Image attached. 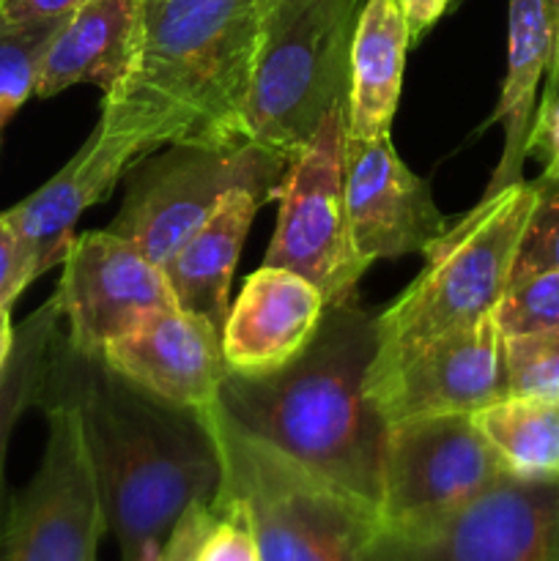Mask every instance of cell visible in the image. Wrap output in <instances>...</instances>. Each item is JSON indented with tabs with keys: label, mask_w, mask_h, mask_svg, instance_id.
<instances>
[{
	"label": "cell",
	"mask_w": 559,
	"mask_h": 561,
	"mask_svg": "<svg viewBox=\"0 0 559 561\" xmlns=\"http://www.w3.org/2000/svg\"><path fill=\"white\" fill-rule=\"evenodd\" d=\"M42 394L71 405L96 477L107 535L129 561L142 542L164 540L195 502L223 482L217 444L197 411L179 409L85 354L60 332Z\"/></svg>",
	"instance_id": "obj_1"
},
{
	"label": "cell",
	"mask_w": 559,
	"mask_h": 561,
	"mask_svg": "<svg viewBox=\"0 0 559 561\" xmlns=\"http://www.w3.org/2000/svg\"><path fill=\"white\" fill-rule=\"evenodd\" d=\"M376 321L356 299L327 307L296 359L263 376L228 373L217 400L252 436L378 513L387 422L365 392Z\"/></svg>",
	"instance_id": "obj_2"
},
{
	"label": "cell",
	"mask_w": 559,
	"mask_h": 561,
	"mask_svg": "<svg viewBox=\"0 0 559 561\" xmlns=\"http://www.w3.org/2000/svg\"><path fill=\"white\" fill-rule=\"evenodd\" d=\"M269 0H146L132 69L102 99V118L164 146H244V107Z\"/></svg>",
	"instance_id": "obj_3"
},
{
	"label": "cell",
	"mask_w": 559,
	"mask_h": 561,
	"mask_svg": "<svg viewBox=\"0 0 559 561\" xmlns=\"http://www.w3.org/2000/svg\"><path fill=\"white\" fill-rule=\"evenodd\" d=\"M360 0H269L247 91V140L294 162L349 104Z\"/></svg>",
	"instance_id": "obj_4"
},
{
	"label": "cell",
	"mask_w": 559,
	"mask_h": 561,
	"mask_svg": "<svg viewBox=\"0 0 559 561\" xmlns=\"http://www.w3.org/2000/svg\"><path fill=\"white\" fill-rule=\"evenodd\" d=\"M201 420L223 463L219 491L247 507L263 561H362V548L378 524L376 510L252 436L219 400L201 411Z\"/></svg>",
	"instance_id": "obj_5"
},
{
	"label": "cell",
	"mask_w": 559,
	"mask_h": 561,
	"mask_svg": "<svg viewBox=\"0 0 559 561\" xmlns=\"http://www.w3.org/2000/svg\"><path fill=\"white\" fill-rule=\"evenodd\" d=\"M535 203L532 181L482 201L422 250L414 283L378 316V348L403 351L475 327L497 310L513 274L515 252Z\"/></svg>",
	"instance_id": "obj_6"
},
{
	"label": "cell",
	"mask_w": 559,
	"mask_h": 561,
	"mask_svg": "<svg viewBox=\"0 0 559 561\" xmlns=\"http://www.w3.org/2000/svg\"><path fill=\"white\" fill-rule=\"evenodd\" d=\"M135 168L124 206L107 230L164 266L230 190H247L263 203L274 201L288 162L244 142L236 148L170 146Z\"/></svg>",
	"instance_id": "obj_7"
},
{
	"label": "cell",
	"mask_w": 559,
	"mask_h": 561,
	"mask_svg": "<svg viewBox=\"0 0 559 561\" xmlns=\"http://www.w3.org/2000/svg\"><path fill=\"white\" fill-rule=\"evenodd\" d=\"M345 107L323 118L310 146L288 164L274 190L277 225L263 266L288 268L321 290L327 307L356 299L370 263L351 239L343 190Z\"/></svg>",
	"instance_id": "obj_8"
},
{
	"label": "cell",
	"mask_w": 559,
	"mask_h": 561,
	"mask_svg": "<svg viewBox=\"0 0 559 561\" xmlns=\"http://www.w3.org/2000/svg\"><path fill=\"white\" fill-rule=\"evenodd\" d=\"M362 561H559V480L504 471L447 518L376 529Z\"/></svg>",
	"instance_id": "obj_9"
},
{
	"label": "cell",
	"mask_w": 559,
	"mask_h": 561,
	"mask_svg": "<svg viewBox=\"0 0 559 561\" xmlns=\"http://www.w3.org/2000/svg\"><path fill=\"white\" fill-rule=\"evenodd\" d=\"M38 409L47 414V447L31 482L9 499L0 561H96L107 526L77 416L53 394H42Z\"/></svg>",
	"instance_id": "obj_10"
},
{
	"label": "cell",
	"mask_w": 559,
	"mask_h": 561,
	"mask_svg": "<svg viewBox=\"0 0 559 561\" xmlns=\"http://www.w3.org/2000/svg\"><path fill=\"white\" fill-rule=\"evenodd\" d=\"M504 474L471 414L387 425L378 526L414 529L447 518Z\"/></svg>",
	"instance_id": "obj_11"
},
{
	"label": "cell",
	"mask_w": 559,
	"mask_h": 561,
	"mask_svg": "<svg viewBox=\"0 0 559 561\" xmlns=\"http://www.w3.org/2000/svg\"><path fill=\"white\" fill-rule=\"evenodd\" d=\"M365 392L387 425L417 416L475 414L507 398L504 334L497 318L403 351H376Z\"/></svg>",
	"instance_id": "obj_12"
},
{
	"label": "cell",
	"mask_w": 559,
	"mask_h": 561,
	"mask_svg": "<svg viewBox=\"0 0 559 561\" xmlns=\"http://www.w3.org/2000/svg\"><path fill=\"white\" fill-rule=\"evenodd\" d=\"M55 301L66 343L85 354H102L148 316L179 307L162 266L113 230H88L71 241Z\"/></svg>",
	"instance_id": "obj_13"
},
{
	"label": "cell",
	"mask_w": 559,
	"mask_h": 561,
	"mask_svg": "<svg viewBox=\"0 0 559 561\" xmlns=\"http://www.w3.org/2000/svg\"><path fill=\"white\" fill-rule=\"evenodd\" d=\"M343 190L351 239L367 263L422 252L449 228L427 181L400 162L392 135H345Z\"/></svg>",
	"instance_id": "obj_14"
},
{
	"label": "cell",
	"mask_w": 559,
	"mask_h": 561,
	"mask_svg": "<svg viewBox=\"0 0 559 561\" xmlns=\"http://www.w3.org/2000/svg\"><path fill=\"white\" fill-rule=\"evenodd\" d=\"M102 359L126 381L190 411L217 403L228 378L223 332L197 312L170 307L104 345Z\"/></svg>",
	"instance_id": "obj_15"
},
{
	"label": "cell",
	"mask_w": 559,
	"mask_h": 561,
	"mask_svg": "<svg viewBox=\"0 0 559 561\" xmlns=\"http://www.w3.org/2000/svg\"><path fill=\"white\" fill-rule=\"evenodd\" d=\"M148 153L151 151L137 137L99 121L80 151L47 184L5 211L31 255L36 277L64 263L77 239L75 225L82 211L107 201L118 181Z\"/></svg>",
	"instance_id": "obj_16"
},
{
	"label": "cell",
	"mask_w": 559,
	"mask_h": 561,
	"mask_svg": "<svg viewBox=\"0 0 559 561\" xmlns=\"http://www.w3.org/2000/svg\"><path fill=\"white\" fill-rule=\"evenodd\" d=\"M323 310L327 301L310 279L277 266L252 272L223 327L230 373L263 376L288 365L318 332Z\"/></svg>",
	"instance_id": "obj_17"
},
{
	"label": "cell",
	"mask_w": 559,
	"mask_h": 561,
	"mask_svg": "<svg viewBox=\"0 0 559 561\" xmlns=\"http://www.w3.org/2000/svg\"><path fill=\"white\" fill-rule=\"evenodd\" d=\"M146 0H82L55 33L36 96L47 99L71 85H115L140 53Z\"/></svg>",
	"instance_id": "obj_18"
},
{
	"label": "cell",
	"mask_w": 559,
	"mask_h": 561,
	"mask_svg": "<svg viewBox=\"0 0 559 561\" xmlns=\"http://www.w3.org/2000/svg\"><path fill=\"white\" fill-rule=\"evenodd\" d=\"M261 206L252 192L230 190L162 266L181 310L208 318L219 332L230 312L236 263Z\"/></svg>",
	"instance_id": "obj_19"
},
{
	"label": "cell",
	"mask_w": 559,
	"mask_h": 561,
	"mask_svg": "<svg viewBox=\"0 0 559 561\" xmlns=\"http://www.w3.org/2000/svg\"><path fill=\"white\" fill-rule=\"evenodd\" d=\"M551 16L546 0H507V75L502 96L486 126L499 124L504 148L486 195L524 181V162L529 157V135L537 113V88L551 66Z\"/></svg>",
	"instance_id": "obj_20"
},
{
	"label": "cell",
	"mask_w": 559,
	"mask_h": 561,
	"mask_svg": "<svg viewBox=\"0 0 559 561\" xmlns=\"http://www.w3.org/2000/svg\"><path fill=\"white\" fill-rule=\"evenodd\" d=\"M409 47V27L400 11V0H367L360 11L351 44L345 135H389Z\"/></svg>",
	"instance_id": "obj_21"
},
{
	"label": "cell",
	"mask_w": 559,
	"mask_h": 561,
	"mask_svg": "<svg viewBox=\"0 0 559 561\" xmlns=\"http://www.w3.org/2000/svg\"><path fill=\"white\" fill-rule=\"evenodd\" d=\"M471 416L507 474L559 480V400L502 398Z\"/></svg>",
	"instance_id": "obj_22"
},
{
	"label": "cell",
	"mask_w": 559,
	"mask_h": 561,
	"mask_svg": "<svg viewBox=\"0 0 559 561\" xmlns=\"http://www.w3.org/2000/svg\"><path fill=\"white\" fill-rule=\"evenodd\" d=\"M60 321L64 318L53 296L14 329V345L5 365L0 367V524L9 507V499H5L9 442L22 414L31 405H38V398H42L53 348L60 337Z\"/></svg>",
	"instance_id": "obj_23"
},
{
	"label": "cell",
	"mask_w": 559,
	"mask_h": 561,
	"mask_svg": "<svg viewBox=\"0 0 559 561\" xmlns=\"http://www.w3.org/2000/svg\"><path fill=\"white\" fill-rule=\"evenodd\" d=\"M66 16L0 25V107L20 110L27 99L36 96L44 55Z\"/></svg>",
	"instance_id": "obj_24"
},
{
	"label": "cell",
	"mask_w": 559,
	"mask_h": 561,
	"mask_svg": "<svg viewBox=\"0 0 559 561\" xmlns=\"http://www.w3.org/2000/svg\"><path fill=\"white\" fill-rule=\"evenodd\" d=\"M493 318L504 340L559 332V268L510 279Z\"/></svg>",
	"instance_id": "obj_25"
},
{
	"label": "cell",
	"mask_w": 559,
	"mask_h": 561,
	"mask_svg": "<svg viewBox=\"0 0 559 561\" xmlns=\"http://www.w3.org/2000/svg\"><path fill=\"white\" fill-rule=\"evenodd\" d=\"M507 398L559 400V332L504 340Z\"/></svg>",
	"instance_id": "obj_26"
},
{
	"label": "cell",
	"mask_w": 559,
	"mask_h": 561,
	"mask_svg": "<svg viewBox=\"0 0 559 561\" xmlns=\"http://www.w3.org/2000/svg\"><path fill=\"white\" fill-rule=\"evenodd\" d=\"M532 186H535V203H532L529 219H526L524 236L515 252L510 279L559 268V175L540 173V179L532 181Z\"/></svg>",
	"instance_id": "obj_27"
},
{
	"label": "cell",
	"mask_w": 559,
	"mask_h": 561,
	"mask_svg": "<svg viewBox=\"0 0 559 561\" xmlns=\"http://www.w3.org/2000/svg\"><path fill=\"white\" fill-rule=\"evenodd\" d=\"M212 504L217 510V520L197 551V561H263L244 504L223 491Z\"/></svg>",
	"instance_id": "obj_28"
},
{
	"label": "cell",
	"mask_w": 559,
	"mask_h": 561,
	"mask_svg": "<svg viewBox=\"0 0 559 561\" xmlns=\"http://www.w3.org/2000/svg\"><path fill=\"white\" fill-rule=\"evenodd\" d=\"M33 279L38 277L33 272L31 255L16 230L11 228L5 211H0V310H11Z\"/></svg>",
	"instance_id": "obj_29"
},
{
	"label": "cell",
	"mask_w": 559,
	"mask_h": 561,
	"mask_svg": "<svg viewBox=\"0 0 559 561\" xmlns=\"http://www.w3.org/2000/svg\"><path fill=\"white\" fill-rule=\"evenodd\" d=\"M214 520H217V510L212 502L190 504L162 540L159 561H197V551L212 531Z\"/></svg>",
	"instance_id": "obj_30"
},
{
	"label": "cell",
	"mask_w": 559,
	"mask_h": 561,
	"mask_svg": "<svg viewBox=\"0 0 559 561\" xmlns=\"http://www.w3.org/2000/svg\"><path fill=\"white\" fill-rule=\"evenodd\" d=\"M529 157L543 159V173L559 175V96L537 104L529 135Z\"/></svg>",
	"instance_id": "obj_31"
},
{
	"label": "cell",
	"mask_w": 559,
	"mask_h": 561,
	"mask_svg": "<svg viewBox=\"0 0 559 561\" xmlns=\"http://www.w3.org/2000/svg\"><path fill=\"white\" fill-rule=\"evenodd\" d=\"M80 3L82 0H0V25L66 16Z\"/></svg>",
	"instance_id": "obj_32"
},
{
	"label": "cell",
	"mask_w": 559,
	"mask_h": 561,
	"mask_svg": "<svg viewBox=\"0 0 559 561\" xmlns=\"http://www.w3.org/2000/svg\"><path fill=\"white\" fill-rule=\"evenodd\" d=\"M449 5H453V0H400V11H403L406 27H409L411 47L442 20Z\"/></svg>",
	"instance_id": "obj_33"
},
{
	"label": "cell",
	"mask_w": 559,
	"mask_h": 561,
	"mask_svg": "<svg viewBox=\"0 0 559 561\" xmlns=\"http://www.w3.org/2000/svg\"><path fill=\"white\" fill-rule=\"evenodd\" d=\"M548 16H551V36H554V49H551V66H548L546 85H551L559 77V0H546Z\"/></svg>",
	"instance_id": "obj_34"
},
{
	"label": "cell",
	"mask_w": 559,
	"mask_h": 561,
	"mask_svg": "<svg viewBox=\"0 0 559 561\" xmlns=\"http://www.w3.org/2000/svg\"><path fill=\"white\" fill-rule=\"evenodd\" d=\"M14 323H11V310H0V367L5 365L14 345Z\"/></svg>",
	"instance_id": "obj_35"
},
{
	"label": "cell",
	"mask_w": 559,
	"mask_h": 561,
	"mask_svg": "<svg viewBox=\"0 0 559 561\" xmlns=\"http://www.w3.org/2000/svg\"><path fill=\"white\" fill-rule=\"evenodd\" d=\"M159 551H162V540H148L129 561H159Z\"/></svg>",
	"instance_id": "obj_36"
},
{
	"label": "cell",
	"mask_w": 559,
	"mask_h": 561,
	"mask_svg": "<svg viewBox=\"0 0 559 561\" xmlns=\"http://www.w3.org/2000/svg\"><path fill=\"white\" fill-rule=\"evenodd\" d=\"M14 113H16V110H11V107H0V135H3L5 124H9V121L14 118Z\"/></svg>",
	"instance_id": "obj_37"
},
{
	"label": "cell",
	"mask_w": 559,
	"mask_h": 561,
	"mask_svg": "<svg viewBox=\"0 0 559 561\" xmlns=\"http://www.w3.org/2000/svg\"><path fill=\"white\" fill-rule=\"evenodd\" d=\"M554 96H559V77L551 82V85H546V93H543V99H554Z\"/></svg>",
	"instance_id": "obj_38"
}]
</instances>
